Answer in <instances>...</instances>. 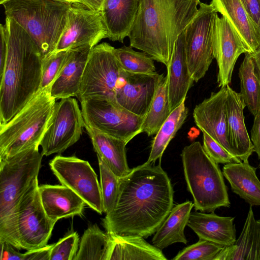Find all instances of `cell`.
Returning a JSON list of instances; mask_svg holds the SVG:
<instances>
[{"label":"cell","instance_id":"obj_32","mask_svg":"<svg viewBox=\"0 0 260 260\" xmlns=\"http://www.w3.org/2000/svg\"><path fill=\"white\" fill-rule=\"evenodd\" d=\"M110 244L109 234L91 224L84 231L73 260H108Z\"/></svg>","mask_w":260,"mask_h":260},{"label":"cell","instance_id":"obj_35","mask_svg":"<svg viewBox=\"0 0 260 260\" xmlns=\"http://www.w3.org/2000/svg\"><path fill=\"white\" fill-rule=\"evenodd\" d=\"M104 212H110L117 198L120 178L115 175L102 158L98 156Z\"/></svg>","mask_w":260,"mask_h":260},{"label":"cell","instance_id":"obj_19","mask_svg":"<svg viewBox=\"0 0 260 260\" xmlns=\"http://www.w3.org/2000/svg\"><path fill=\"white\" fill-rule=\"evenodd\" d=\"M93 47L84 45L71 48L64 67L50 88V95L59 100L77 96L84 70Z\"/></svg>","mask_w":260,"mask_h":260},{"label":"cell","instance_id":"obj_6","mask_svg":"<svg viewBox=\"0 0 260 260\" xmlns=\"http://www.w3.org/2000/svg\"><path fill=\"white\" fill-rule=\"evenodd\" d=\"M181 157L185 180L196 211L214 212L230 207L226 186L218 164L205 151L199 141L185 146Z\"/></svg>","mask_w":260,"mask_h":260},{"label":"cell","instance_id":"obj_41","mask_svg":"<svg viewBox=\"0 0 260 260\" xmlns=\"http://www.w3.org/2000/svg\"><path fill=\"white\" fill-rule=\"evenodd\" d=\"M0 260H24V253L19 252L17 250L18 249L11 244L5 241L0 242Z\"/></svg>","mask_w":260,"mask_h":260},{"label":"cell","instance_id":"obj_39","mask_svg":"<svg viewBox=\"0 0 260 260\" xmlns=\"http://www.w3.org/2000/svg\"><path fill=\"white\" fill-rule=\"evenodd\" d=\"M203 133V148L207 155L215 162L221 164L237 163L242 161L238 157L229 153L219 143L208 134Z\"/></svg>","mask_w":260,"mask_h":260},{"label":"cell","instance_id":"obj_12","mask_svg":"<svg viewBox=\"0 0 260 260\" xmlns=\"http://www.w3.org/2000/svg\"><path fill=\"white\" fill-rule=\"evenodd\" d=\"M55 103L47 128L41 141L42 154L61 153L76 143L85 128L77 100L72 97Z\"/></svg>","mask_w":260,"mask_h":260},{"label":"cell","instance_id":"obj_34","mask_svg":"<svg viewBox=\"0 0 260 260\" xmlns=\"http://www.w3.org/2000/svg\"><path fill=\"white\" fill-rule=\"evenodd\" d=\"M115 53L122 70L138 74H149L155 71L154 59L144 52L135 51L131 46L115 49Z\"/></svg>","mask_w":260,"mask_h":260},{"label":"cell","instance_id":"obj_13","mask_svg":"<svg viewBox=\"0 0 260 260\" xmlns=\"http://www.w3.org/2000/svg\"><path fill=\"white\" fill-rule=\"evenodd\" d=\"M49 166L61 185L74 191L98 213L104 212L101 186L87 161L74 156L57 155L50 161Z\"/></svg>","mask_w":260,"mask_h":260},{"label":"cell","instance_id":"obj_28","mask_svg":"<svg viewBox=\"0 0 260 260\" xmlns=\"http://www.w3.org/2000/svg\"><path fill=\"white\" fill-rule=\"evenodd\" d=\"M109 235L111 244L108 260L167 259L161 250L148 243L144 238Z\"/></svg>","mask_w":260,"mask_h":260},{"label":"cell","instance_id":"obj_48","mask_svg":"<svg viewBox=\"0 0 260 260\" xmlns=\"http://www.w3.org/2000/svg\"><path fill=\"white\" fill-rule=\"evenodd\" d=\"M8 0H0V4H2L4 2L7 1Z\"/></svg>","mask_w":260,"mask_h":260},{"label":"cell","instance_id":"obj_15","mask_svg":"<svg viewBox=\"0 0 260 260\" xmlns=\"http://www.w3.org/2000/svg\"><path fill=\"white\" fill-rule=\"evenodd\" d=\"M163 76L156 72L138 74L122 70L116 90V103L129 112L144 117Z\"/></svg>","mask_w":260,"mask_h":260},{"label":"cell","instance_id":"obj_11","mask_svg":"<svg viewBox=\"0 0 260 260\" xmlns=\"http://www.w3.org/2000/svg\"><path fill=\"white\" fill-rule=\"evenodd\" d=\"M80 103L86 125L123 140L126 144L142 133L144 117L129 112L116 102L88 99Z\"/></svg>","mask_w":260,"mask_h":260},{"label":"cell","instance_id":"obj_30","mask_svg":"<svg viewBox=\"0 0 260 260\" xmlns=\"http://www.w3.org/2000/svg\"><path fill=\"white\" fill-rule=\"evenodd\" d=\"M239 69L240 94L250 112L260 111V72L252 53H245Z\"/></svg>","mask_w":260,"mask_h":260},{"label":"cell","instance_id":"obj_20","mask_svg":"<svg viewBox=\"0 0 260 260\" xmlns=\"http://www.w3.org/2000/svg\"><path fill=\"white\" fill-rule=\"evenodd\" d=\"M43 208L50 219L81 216L86 204L76 193L63 185L43 184L38 186Z\"/></svg>","mask_w":260,"mask_h":260},{"label":"cell","instance_id":"obj_4","mask_svg":"<svg viewBox=\"0 0 260 260\" xmlns=\"http://www.w3.org/2000/svg\"><path fill=\"white\" fill-rule=\"evenodd\" d=\"M73 3L64 0H8L2 5L6 17L29 35L43 60L55 52Z\"/></svg>","mask_w":260,"mask_h":260},{"label":"cell","instance_id":"obj_44","mask_svg":"<svg viewBox=\"0 0 260 260\" xmlns=\"http://www.w3.org/2000/svg\"><path fill=\"white\" fill-rule=\"evenodd\" d=\"M0 78L2 76L7 55V39L5 25H0Z\"/></svg>","mask_w":260,"mask_h":260},{"label":"cell","instance_id":"obj_25","mask_svg":"<svg viewBox=\"0 0 260 260\" xmlns=\"http://www.w3.org/2000/svg\"><path fill=\"white\" fill-rule=\"evenodd\" d=\"M215 260H260V219H255L252 206L238 239L224 246Z\"/></svg>","mask_w":260,"mask_h":260},{"label":"cell","instance_id":"obj_43","mask_svg":"<svg viewBox=\"0 0 260 260\" xmlns=\"http://www.w3.org/2000/svg\"><path fill=\"white\" fill-rule=\"evenodd\" d=\"M53 244L24 253V260H50L51 248Z\"/></svg>","mask_w":260,"mask_h":260},{"label":"cell","instance_id":"obj_16","mask_svg":"<svg viewBox=\"0 0 260 260\" xmlns=\"http://www.w3.org/2000/svg\"><path fill=\"white\" fill-rule=\"evenodd\" d=\"M226 86L196 105L193 117L196 125L208 134L229 153L236 156L229 139L226 108Z\"/></svg>","mask_w":260,"mask_h":260},{"label":"cell","instance_id":"obj_38","mask_svg":"<svg viewBox=\"0 0 260 260\" xmlns=\"http://www.w3.org/2000/svg\"><path fill=\"white\" fill-rule=\"evenodd\" d=\"M79 246V238L76 232L68 234L51 248L50 260H73Z\"/></svg>","mask_w":260,"mask_h":260},{"label":"cell","instance_id":"obj_21","mask_svg":"<svg viewBox=\"0 0 260 260\" xmlns=\"http://www.w3.org/2000/svg\"><path fill=\"white\" fill-rule=\"evenodd\" d=\"M167 69V83L170 111L185 100L194 82L187 64L183 31L179 36Z\"/></svg>","mask_w":260,"mask_h":260},{"label":"cell","instance_id":"obj_23","mask_svg":"<svg viewBox=\"0 0 260 260\" xmlns=\"http://www.w3.org/2000/svg\"><path fill=\"white\" fill-rule=\"evenodd\" d=\"M139 0H105L101 11L112 41L123 43L128 37L137 13Z\"/></svg>","mask_w":260,"mask_h":260},{"label":"cell","instance_id":"obj_22","mask_svg":"<svg viewBox=\"0 0 260 260\" xmlns=\"http://www.w3.org/2000/svg\"><path fill=\"white\" fill-rule=\"evenodd\" d=\"M235 217L221 216L214 212H191L187 225L198 236L212 242L228 246L236 240Z\"/></svg>","mask_w":260,"mask_h":260},{"label":"cell","instance_id":"obj_49","mask_svg":"<svg viewBox=\"0 0 260 260\" xmlns=\"http://www.w3.org/2000/svg\"><path fill=\"white\" fill-rule=\"evenodd\" d=\"M258 168L260 169V162L259 163V164L258 165Z\"/></svg>","mask_w":260,"mask_h":260},{"label":"cell","instance_id":"obj_7","mask_svg":"<svg viewBox=\"0 0 260 260\" xmlns=\"http://www.w3.org/2000/svg\"><path fill=\"white\" fill-rule=\"evenodd\" d=\"M55 100L50 89L40 90L10 120L0 124V158L40 146Z\"/></svg>","mask_w":260,"mask_h":260},{"label":"cell","instance_id":"obj_47","mask_svg":"<svg viewBox=\"0 0 260 260\" xmlns=\"http://www.w3.org/2000/svg\"><path fill=\"white\" fill-rule=\"evenodd\" d=\"M64 1H69V2H72V3H79V4H80V2L79 0H64Z\"/></svg>","mask_w":260,"mask_h":260},{"label":"cell","instance_id":"obj_14","mask_svg":"<svg viewBox=\"0 0 260 260\" xmlns=\"http://www.w3.org/2000/svg\"><path fill=\"white\" fill-rule=\"evenodd\" d=\"M73 4L69 11L67 26L55 52L84 45L94 47L101 40L108 37L101 10L88 9L79 3Z\"/></svg>","mask_w":260,"mask_h":260},{"label":"cell","instance_id":"obj_29","mask_svg":"<svg viewBox=\"0 0 260 260\" xmlns=\"http://www.w3.org/2000/svg\"><path fill=\"white\" fill-rule=\"evenodd\" d=\"M193 207V203L190 201L173 206L163 223L154 234L152 244L162 250L176 243L187 244L184 230Z\"/></svg>","mask_w":260,"mask_h":260},{"label":"cell","instance_id":"obj_42","mask_svg":"<svg viewBox=\"0 0 260 260\" xmlns=\"http://www.w3.org/2000/svg\"><path fill=\"white\" fill-rule=\"evenodd\" d=\"M250 139L255 152L260 160V111L254 116V121L250 131Z\"/></svg>","mask_w":260,"mask_h":260},{"label":"cell","instance_id":"obj_10","mask_svg":"<svg viewBox=\"0 0 260 260\" xmlns=\"http://www.w3.org/2000/svg\"><path fill=\"white\" fill-rule=\"evenodd\" d=\"M194 18L183 31L187 64L195 82L208 71L214 54V39L217 12L211 4L200 3Z\"/></svg>","mask_w":260,"mask_h":260},{"label":"cell","instance_id":"obj_46","mask_svg":"<svg viewBox=\"0 0 260 260\" xmlns=\"http://www.w3.org/2000/svg\"><path fill=\"white\" fill-rule=\"evenodd\" d=\"M252 54L260 72V46Z\"/></svg>","mask_w":260,"mask_h":260},{"label":"cell","instance_id":"obj_27","mask_svg":"<svg viewBox=\"0 0 260 260\" xmlns=\"http://www.w3.org/2000/svg\"><path fill=\"white\" fill-rule=\"evenodd\" d=\"M222 174L233 192L250 206H260V181L255 168L249 161L226 164L222 168Z\"/></svg>","mask_w":260,"mask_h":260},{"label":"cell","instance_id":"obj_18","mask_svg":"<svg viewBox=\"0 0 260 260\" xmlns=\"http://www.w3.org/2000/svg\"><path fill=\"white\" fill-rule=\"evenodd\" d=\"M245 107L240 93L227 85L226 108L229 139L236 156L242 161H248L249 157L254 152L245 124Z\"/></svg>","mask_w":260,"mask_h":260},{"label":"cell","instance_id":"obj_3","mask_svg":"<svg viewBox=\"0 0 260 260\" xmlns=\"http://www.w3.org/2000/svg\"><path fill=\"white\" fill-rule=\"evenodd\" d=\"M200 0H139L130 46L168 66L179 36L198 12Z\"/></svg>","mask_w":260,"mask_h":260},{"label":"cell","instance_id":"obj_8","mask_svg":"<svg viewBox=\"0 0 260 260\" xmlns=\"http://www.w3.org/2000/svg\"><path fill=\"white\" fill-rule=\"evenodd\" d=\"M38 184L32 187L18 205L7 242L27 251L47 245L56 221L49 218L41 204Z\"/></svg>","mask_w":260,"mask_h":260},{"label":"cell","instance_id":"obj_37","mask_svg":"<svg viewBox=\"0 0 260 260\" xmlns=\"http://www.w3.org/2000/svg\"><path fill=\"white\" fill-rule=\"evenodd\" d=\"M68 50L55 52L42 60V76L40 90L50 89L67 61Z\"/></svg>","mask_w":260,"mask_h":260},{"label":"cell","instance_id":"obj_9","mask_svg":"<svg viewBox=\"0 0 260 260\" xmlns=\"http://www.w3.org/2000/svg\"><path fill=\"white\" fill-rule=\"evenodd\" d=\"M115 48L106 42L94 46L86 62L76 98L116 102L115 93L122 70Z\"/></svg>","mask_w":260,"mask_h":260},{"label":"cell","instance_id":"obj_17","mask_svg":"<svg viewBox=\"0 0 260 260\" xmlns=\"http://www.w3.org/2000/svg\"><path fill=\"white\" fill-rule=\"evenodd\" d=\"M248 53L242 41L226 18L217 16L214 39V54L218 72L219 87L231 82L235 63L242 53Z\"/></svg>","mask_w":260,"mask_h":260},{"label":"cell","instance_id":"obj_33","mask_svg":"<svg viewBox=\"0 0 260 260\" xmlns=\"http://www.w3.org/2000/svg\"><path fill=\"white\" fill-rule=\"evenodd\" d=\"M167 76H162L142 124V133L148 136L155 135L171 113Z\"/></svg>","mask_w":260,"mask_h":260},{"label":"cell","instance_id":"obj_24","mask_svg":"<svg viewBox=\"0 0 260 260\" xmlns=\"http://www.w3.org/2000/svg\"><path fill=\"white\" fill-rule=\"evenodd\" d=\"M210 4L224 16L247 48L253 53L260 46V34L248 16L241 0H212Z\"/></svg>","mask_w":260,"mask_h":260},{"label":"cell","instance_id":"obj_5","mask_svg":"<svg viewBox=\"0 0 260 260\" xmlns=\"http://www.w3.org/2000/svg\"><path fill=\"white\" fill-rule=\"evenodd\" d=\"M39 146L0 158V242L8 238L20 202L38 184L43 156Z\"/></svg>","mask_w":260,"mask_h":260},{"label":"cell","instance_id":"obj_36","mask_svg":"<svg viewBox=\"0 0 260 260\" xmlns=\"http://www.w3.org/2000/svg\"><path fill=\"white\" fill-rule=\"evenodd\" d=\"M224 246L199 239V241L184 248L172 258L173 260H215Z\"/></svg>","mask_w":260,"mask_h":260},{"label":"cell","instance_id":"obj_40","mask_svg":"<svg viewBox=\"0 0 260 260\" xmlns=\"http://www.w3.org/2000/svg\"><path fill=\"white\" fill-rule=\"evenodd\" d=\"M248 16L260 34V0H241Z\"/></svg>","mask_w":260,"mask_h":260},{"label":"cell","instance_id":"obj_45","mask_svg":"<svg viewBox=\"0 0 260 260\" xmlns=\"http://www.w3.org/2000/svg\"><path fill=\"white\" fill-rule=\"evenodd\" d=\"M80 4L88 9L93 10H101L105 0H79Z\"/></svg>","mask_w":260,"mask_h":260},{"label":"cell","instance_id":"obj_26","mask_svg":"<svg viewBox=\"0 0 260 260\" xmlns=\"http://www.w3.org/2000/svg\"><path fill=\"white\" fill-rule=\"evenodd\" d=\"M85 128L97 156L119 178L127 175L132 169L129 168L127 161L126 142L87 125H85Z\"/></svg>","mask_w":260,"mask_h":260},{"label":"cell","instance_id":"obj_2","mask_svg":"<svg viewBox=\"0 0 260 260\" xmlns=\"http://www.w3.org/2000/svg\"><path fill=\"white\" fill-rule=\"evenodd\" d=\"M7 55L0 78V124L10 120L40 91L42 59L34 42L14 20L6 18Z\"/></svg>","mask_w":260,"mask_h":260},{"label":"cell","instance_id":"obj_31","mask_svg":"<svg viewBox=\"0 0 260 260\" xmlns=\"http://www.w3.org/2000/svg\"><path fill=\"white\" fill-rule=\"evenodd\" d=\"M184 100L174 109L155 134L146 162L154 164L161 156L171 140L184 124L188 114V109Z\"/></svg>","mask_w":260,"mask_h":260},{"label":"cell","instance_id":"obj_1","mask_svg":"<svg viewBox=\"0 0 260 260\" xmlns=\"http://www.w3.org/2000/svg\"><path fill=\"white\" fill-rule=\"evenodd\" d=\"M173 202V188L160 163L146 162L120 178L115 204L102 224L110 234L147 238L163 223Z\"/></svg>","mask_w":260,"mask_h":260}]
</instances>
